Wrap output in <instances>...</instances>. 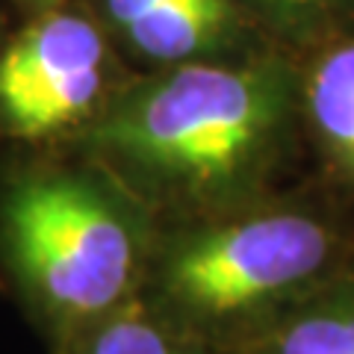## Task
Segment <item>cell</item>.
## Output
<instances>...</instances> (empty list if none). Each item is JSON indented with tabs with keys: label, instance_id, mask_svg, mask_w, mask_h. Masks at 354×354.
Listing matches in <instances>:
<instances>
[{
	"label": "cell",
	"instance_id": "4",
	"mask_svg": "<svg viewBox=\"0 0 354 354\" xmlns=\"http://www.w3.org/2000/svg\"><path fill=\"white\" fill-rule=\"evenodd\" d=\"M104 83V41L86 18L50 12L0 59V113L18 136L39 139L80 118Z\"/></svg>",
	"mask_w": 354,
	"mask_h": 354
},
{
	"label": "cell",
	"instance_id": "10",
	"mask_svg": "<svg viewBox=\"0 0 354 354\" xmlns=\"http://www.w3.org/2000/svg\"><path fill=\"white\" fill-rule=\"evenodd\" d=\"M32 3H53V0H32Z\"/></svg>",
	"mask_w": 354,
	"mask_h": 354
},
{
	"label": "cell",
	"instance_id": "8",
	"mask_svg": "<svg viewBox=\"0 0 354 354\" xmlns=\"http://www.w3.org/2000/svg\"><path fill=\"white\" fill-rule=\"evenodd\" d=\"M77 354H186L162 316L139 301H124L83 330Z\"/></svg>",
	"mask_w": 354,
	"mask_h": 354
},
{
	"label": "cell",
	"instance_id": "1",
	"mask_svg": "<svg viewBox=\"0 0 354 354\" xmlns=\"http://www.w3.org/2000/svg\"><path fill=\"white\" fill-rule=\"evenodd\" d=\"M283 104L274 68L186 65L124 97L92 139L160 180L216 189L257 160Z\"/></svg>",
	"mask_w": 354,
	"mask_h": 354
},
{
	"label": "cell",
	"instance_id": "5",
	"mask_svg": "<svg viewBox=\"0 0 354 354\" xmlns=\"http://www.w3.org/2000/svg\"><path fill=\"white\" fill-rule=\"evenodd\" d=\"M113 21L153 59H186L227 30V0H106Z\"/></svg>",
	"mask_w": 354,
	"mask_h": 354
},
{
	"label": "cell",
	"instance_id": "3",
	"mask_svg": "<svg viewBox=\"0 0 354 354\" xmlns=\"http://www.w3.org/2000/svg\"><path fill=\"white\" fill-rule=\"evenodd\" d=\"M334 236L316 218L272 213L180 239L160 266L162 301L186 322L213 325L298 301L328 269Z\"/></svg>",
	"mask_w": 354,
	"mask_h": 354
},
{
	"label": "cell",
	"instance_id": "6",
	"mask_svg": "<svg viewBox=\"0 0 354 354\" xmlns=\"http://www.w3.org/2000/svg\"><path fill=\"white\" fill-rule=\"evenodd\" d=\"M251 354H354V281L301 295L272 319Z\"/></svg>",
	"mask_w": 354,
	"mask_h": 354
},
{
	"label": "cell",
	"instance_id": "2",
	"mask_svg": "<svg viewBox=\"0 0 354 354\" xmlns=\"http://www.w3.org/2000/svg\"><path fill=\"white\" fill-rule=\"evenodd\" d=\"M3 248L21 290L65 330H86L130 301L136 234L92 180L71 174L21 180L3 204Z\"/></svg>",
	"mask_w": 354,
	"mask_h": 354
},
{
	"label": "cell",
	"instance_id": "9",
	"mask_svg": "<svg viewBox=\"0 0 354 354\" xmlns=\"http://www.w3.org/2000/svg\"><path fill=\"white\" fill-rule=\"evenodd\" d=\"M272 3L281 6V9H286V12H304V9L322 3V0H272Z\"/></svg>",
	"mask_w": 354,
	"mask_h": 354
},
{
	"label": "cell",
	"instance_id": "7",
	"mask_svg": "<svg viewBox=\"0 0 354 354\" xmlns=\"http://www.w3.org/2000/svg\"><path fill=\"white\" fill-rule=\"evenodd\" d=\"M310 109L325 142L354 169V41L316 65L310 80Z\"/></svg>",
	"mask_w": 354,
	"mask_h": 354
}]
</instances>
